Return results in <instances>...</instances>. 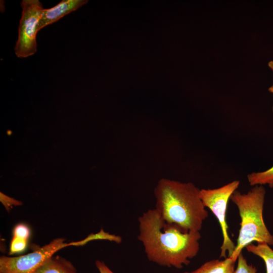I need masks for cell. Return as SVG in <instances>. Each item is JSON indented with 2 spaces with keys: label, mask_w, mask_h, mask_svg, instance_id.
<instances>
[{
  "label": "cell",
  "mask_w": 273,
  "mask_h": 273,
  "mask_svg": "<svg viewBox=\"0 0 273 273\" xmlns=\"http://www.w3.org/2000/svg\"><path fill=\"white\" fill-rule=\"evenodd\" d=\"M30 235V231L27 225L23 223L16 225L13 230L9 254L23 252L26 248Z\"/></svg>",
  "instance_id": "obj_10"
},
{
  "label": "cell",
  "mask_w": 273,
  "mask_h": 273,
  "mask_svg": "<svg viewBox=\"0 0 273 273\" xmlns=\"http://www.w3.org/2000/svg\"><path fill=\"white\" fill-rule=\"evenodd\" d=\"M183 273H189V272H183Z\"/></svg>",
  "instance_id": "obj_16"
},
{
  "label": "cell",
  "mask_w": 273,
  "mask_h": 273,
  "mask_svg": "<svg viewBox=\"0 0 273 273\" xmlns=\"http://www.w3.org/2000/svg\"><path fill=\"white\" fill-rule=\"evenodd\" d=\"M33 273H77L72 263L60 256H52Z\"/></svg>",
  "instance_id": "obj_8"
},
{
  "label": "cell",
  "mask_w": 273,
  "mask_h": 273,
  "mask_svg": "<svg viewBox=\"0 0 273 273\" xmlns=\"http://www.w3.org/2000/svg\"><path fill=\"white\" fill-rule=\"evenodd\" d=\"M21 6V17L14 50L18 58H25L37 51V27L44 9L39 0H23Z\"/></svg>",
  "instance_id": "obj_6"
},
{
  "label": "cell",
  "mask_w": 273,
  "mask_h": 273,
  "mask_svg": "<svg viewBox=\"0 0 273 273\" xmlns=\"http://www.w3.org/2000/svg\"><path fill=\"white\" fill-rule=\"evenodd\" d=\"M87 3L86 0H62L51 8L44 9L38 23V31L76 11Z\"/></svg>",
  "instance_id": "obj_7"
},
{
  "label": "cell",
  "mask_w": 273,
  "mask_h": 273,
  "mask_svg": "<svg viewBox=\"0 0 273 273\" xmlns=\"http://www.w3.org/2000/svg\"><path fill=\"white\" fill-rule=\"evenodd\" d=\"M192 183L162 178L154 190L155 209L167 222L186 232H199L208 212Z\"/></svg>",
  "instance_id": "obj_2"
},
{
  "label": "cell",
  "mask_w": 273,
  "mask_h": 273,
  "mask_svg": "<svg viewBox=\"0 0 273 273\" xmlns=\"http://www.w3.org/2000/svg\"><path fill=\"white\" fill-rule=\"evenodd\" d=\"M138 220V239L150 261L164 266L181 268L198 253L199 232L183 231L166 222L155 209L144 212Z\"/></svg>",
  "instance_id": "obj_1"
},
{
  "label": "cell",
  "mask_w": 273,
  "mask_h": 273,
  "mask_svg": "<svg viewBox=\"0 0 273 273\" xmlns=\"http://www.w3.org/2000/svg\"><path fill=\"white\" fill-rule=\"evenodd\" d=\"M265 195V188L257 185L246 194L236 191L230 198L238 207L241 219L237 245L233 254L229 257L235 261L243 249L253 242L273 246V236L263 218Z\"/></svg>",
  "instance_id": "obj_3"
},
{
  "label": "cell",
  "mask_w": 273,
  "mask_h": 273,
  "mask_svg": "<svg viewBox=\"0 0 273 273\" xmlns=\"http://www.w3.org/2000/svg\"><path fill=\"white\" fill-rule=\"evenodd\" d=\"M247 251L261 258L266 266V273H273V250L265 243L257 245L250 244L246 247Z\"/></svg>",
  "instance_id": "obj_11"
},
{
  "label": "cell",
  "mask_w": 273,
  "mask_h": 273,
  "mask_svg": "<svg viewBox=\"0 0 273 273\" xmlns=\"http://www.w3.org/2000/svg\"><path fill=\"white\" fill-rule=\"evenodd\" d=\"M250 185H264L267 184L270 188L273 187V166L265 171L252 172L247 175Z\"/></svg>",
  "instance_id": "obj_12"
},
{
  "label": "cell",
  "mask_w": 273,
  "mask_h": 273,
  "mask_svg": "<svg viewBox=\"0 0 273 273\" xmlns=\"http://www.w3.org/2000/svg\"><path fill=\"white\" fill-rule=\"evenodd\" d=\"M95 264L100 273H114L103 261L97 260Z\"/></svg>",
  "instance_id": "obj_14"
},
{
  "label": "cell",
  "mask_w": 273,
  "mask_h": 273,
  "mask_svg": "<svg viewBox=\"0 0 273 273\" xmlns=\"http://www.w3.org/2000/svg\"><path fill=\"white\" fill-rule=\"evenodd\" d=\"M101 238L100 233L92 234L83 240L69 243H65V239L59 238L26 255L13 257L2 256L0 258V273H33L59 250L71 245L82 246Z\"/></svg>",
  "instance_id": "obj_4"
},
{
  "label": "cell",
  "mask_w": 273,
  "mask_h": 273,
  "mask_svg": "<svg viewBox=\"0 0 273 273\" xmlns=\"http://www.w3.org/2000/svg\"><path fill=\"white\" fill-rule=\"evenodd\" d=\"M235 262L229 257L222 260H212L190 273H234Z\"/></svg>",
  "instance_id": "obj_9"
},
{
  "label": "cell",
  "mask_w": 273,
  "mask_h": 273,
  "mask_svg": "<svg viewBox=\"0 0 273 273\" xmlns=\"http://www.w3.org/2000/svg\"><path fill=\"white\" fill-rule=\"evenodd\" d=\"M268 67L271 69V70L273 72V61H270L268 63ZM268 91L270 93H271L273 94V84L272 86L269 87ZM272 112H273V105H272Z\"/></svg>",
  "instance_id": "obj_15"
},
{
  "label": "cell",
  "mask_w": 273,
  "mask_h": 273,
  "mask_svg": "<svg viewBox=\"0 0 273 273\" xmlns=\"http://www.w3.org/2000/svg\"><path fill=\"white\" fill-rule=\"evenodd\" d=\"M238 264L234 273H256L255 266L248 264L242 252L238 257Z\"/></svg>",
  "instance_id": "obj_13"
},
{
  "label": "cell",
  "mask_w": 273,
  "mask_h": 273,
  "mask_svg": "<svg viewBox=\"0 0 273 273\" xmlns=\"http://www.w3.org/2000/svg\"><path fill=\"white\" fill-rule=\"evenodd\" d=\"M239 180H234L221 187L213 189H202L200 197L205 207L209 208L216 216L221 229L223 242L220 247V257H226V252L230 257L236 245L228 235L226 212L229 200L238 189Z\"/></svg>",
  "instance_id": "obj_5"
}]
</instances>
